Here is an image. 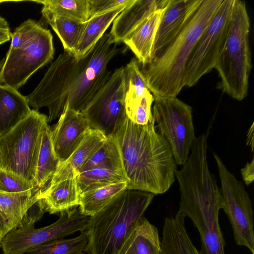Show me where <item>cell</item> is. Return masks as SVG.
I'll list each match as a JSON object with an SVG mask.
<instances>
[{
  "label": "cell",
  "mask_w": 254,
  "mask_h": 254,
  "mask_svg": "<svg viewBox=\"0 0 254 254\" xmlns=\"http://www.w3.org/2000/svg\"><path fill=\"white\" fill-rule=\"evenodd\" d=\"M186 217L178 211L164 221L160 254H201L188 234Z\"/></svg>",
  "instance_id": "cell-19"
},
{
  "label": "cell",
  "mask_w": 254,
  "mask_h": 254,
  "mask_svg": "<svg viewBox=\"0 0 254 254\" xmlns=\"http://www.w3.org/2000/svg\"><path fill=\"white\" fill-rule=\"evenodd\" d=\"M124 72L126 81L125 103L127 114L150 91L147 86L140 64L135 58L131 59L124 67Z\"/></svg>",
  "instance_id": "cell-29"
},
{
  "label": "cell",
  "mask_w": 254,
  "mask_h": 254,
  "mask_svg": "<svg viewBox=\"0 0 254 254\" xmlns=\"http://www.w3.org/2000/svg\"><path fill=\"white\" fill-rule=\"evenodd\" d=\"M113 135L120 149L127 188L154 194L166 192L175 181L177 164L167 141L156 131L153 116L143 126L126 116Z\"/></svg>",
  "instance_id": "cell-2"
},
{
  "label": "cell",
  "mask_w": 254,
  "mask_h": 254,
  "mask_svg": "<svg viewBox=\"0 0 254 254\" xmlns=\"http://www.w3.org/2000/svg\"><path fill=\"white\" fill-rule=\"evenodd\" d=\"M126 188L127 182H121L84 192L79 195V210L86 216H93Z\"/></svg>",
  "instance_id": "cell-27"
},
{
  "label": "cell",
  "mask_w": 254,
  "mask_h": 254,
  "mask_svg": "<svg viewBox=\"0 0 254 254\" xmlns=\"http://www.w3.org/2000/svg\"><path fill=\"white\" fill-rule=\"evenodd\" d=\"M110 61L109 56L97 48L80 59L64 51L26 96L29 106L38 111L47 107L49 123L60 116L65 105L82 112L110 76Z\"/></svg>",
  "instance_id": "cell-1"
},
{
  "label": "cell",
  "mask_w": 254,
  "mask_h": 254,
  "mask_svg": "<svg viewBox=\"0 0 254 254\" xmlns=\"http://www.w3.org/2000/svg\"><path fill=\"white\" fill-rule=\"evenodd\" d=\"M250 30L245 2L233 0L226 37L214 68L221 79L223 92L238 101L245 98L248 93L252 67Z\"/></svg>",
  "instance_id": "cell-5"
},
{
  "label": "cell",
  "mask_w": 254,
  "mask_h": 254,
  "mask_svg": "<svg viewBox=\"0 0 254 254\" xmlns=\"http://www.w3.org/2000/svg\"><path fill=\"white\" fill-rule=\"evenodd\" d=\"M222 198L204 203H179L178 212L189 217L200 237L201 254H225V242L219 222Z\"/></svg>",
  "instance_id": "cell-13"
},
{
  "label": "cell",
  "mask_w": 254,
  "mask_h": 254,
  "mask_svg": "<svg viewBox=\"0 0 254 254\" xmlns=\"http://www.w3.org/2000/svg\"><path fill=\"white\" fill-rule=\"evenodd\" d=\"M41 190L0 192V211L5 218L10 231L19 225L28 210L40 199Z\"/></svg>",
  "instance_id": "cell-24"
},
{
  "label": "cell",
  "mask_w": 254,
  "mask_h": 254,
  "mask_svg": "<svg viewBox=\"0 0 254 254\" xmlns=\"http://www.w3.org/2000/svg\"><path fill=\"white\" fill-rule=\"evenodd\" d=\"M5 234L2 231L0 230V243L1 241L3 238V237L5 236Z\"/></svg>",
  "instance_id": "cell-40"
},
{
  "label": "cell",
  "mask_w": 254,
  "mask_h": 254,
  "mask_svg": "<svg viewBox=\"0 0 254 254\" xmlns=\"http://www.w3.org/2000/svg\"><path fill=\"white\" fill-rule=\"evenodd\" d=\"M154 98L151 92L146 94L126 115L132 123L139 125L148 124L152 117L151 106Z\"/></svg>",
  "instance_id": "cell-35"
},
{
  "label": "cell",
  "mask_w": 254,
  "mask_h": 254,
  "mask_svg": "<svg viewBox=\"0 0 254 254\" xmlns=\"http://www.w3.org/2000/svg\"><path fill=\"white\" fill-rule=\"evenodd\" d=\"M134 0H89L90 18L121 5L132 2Z\"/></svg>",
  "instance_id": "cell-36"
},
{
  "label": "cell",
  "mask_w": 254,
  "mask_h": 254,
  "mask_svg": "<svg viewBox=\"0 0 254 254\" xmlns=\"http://www.w3.org/2000/svg\"><path fill=\"white\" fill-rule=\"evenodd\" d=\"M154 194L127 189L103 209L89 217L85 231L88 254H117L131 232L144 217Z\"/></svg>",
  "instance_id": "cell-4"
},
{
  "label": "cell",
  "mask_w": 254,
  "mask_h": 254,
  "mask_svg": "<svg viewBox=\"0 0 254 254\" xmlns=\"http://www.w3.org/2000/svg\"><path fill=\"white\" fill-rule=\"evenodd\" d=\"M169 0H134L114 20L109 33L113 43L123 42L149 15L165 7Z\"/></svg>",
  "instance_id": "cell-16"
},
{
  "label": "cell",
  "mask_w": 254,
  "mask_h": 254,
  "mask_svg": "<svg viewBox=\"0 0 254 254\" xmlns=\"http://www.w3.org/2000/svg\"><path fill=\"white\" fill-rule=\"evenodd\" d=\"M48 116L32 109L0 138V168L35 184L36 167Z\"/></svg>",
  "instance_id": "cell-6"
},
{
  "label": "cell",
  "mask_w": 254,
  "mask_h": 254,
  "mask_svg": "<svg viewBox=\"0 0 254 254\" xmlns=\"http://www.w3.org/2000/svg\"><path fill=\"white\" fill-rule=\"evenodd\" d=\"M51 137L55 154L61 163L73 153L90 128L88 122L81 112L65 105Z\"/></svg>",
  "instance_id": "cell-15"
},
{
  "label": "cell",
  "mask_w": 254,
  "mask_h": 254,
  "mask_svg": "<svg viewBox=\"0 0 254 254\" xmlns=\"http://www.w3.org/2000/svg\"><path fill=\"white\" fill-rule=\"evenodd\" d=\"M11 32L7 21L0 15V45L10 40Z\"/></svg>",
  "instance_id": "cell-38"
},
{
  "label": "cell",
  "mask_w": 254,
  "mask_h": 254,
  "mask_svg": "<svg viewBox=\"0 0 254 254\" xmlns=\"http://www.w3.org/2000/svg\"><path fill=\"white\" fill-rule=\"evenodd\" d=\"M26 96L9 86L0 84V138L31 112Z\"/></svg>",
  "instance_id": "cell-20"
},
{
  "label": "cell",
  "mask_w": 254,
  "mask_h": 254,
  "mask_svg": "<svg viewBox=\"0 0 254 254\" xmlns=\"http://www.w3.org/2000/svg\"><path fill=\"white\" fill-rule=\"evenodd\" d=\"M61 164L54 151L48 126L43 132L35 177V185L39 190L50 180Z\"/></svg>",
  "instance_id": "cell-28"
},
{
  "label": "cell",
  "mask_w": 254,
  "mask_h": 254,
  "mask_svg": "<svg viewBox=\"0 0 254 254\" xmlns=\"http://www.w3.org/2000/svg\"><path fill=\"white\" fill-rule=\"evenodd\" d=\"M53 36L42 26L22 46L9 48L0 68V84L18 90L39 69L54 57Z\"/></svg>",
  "instance_id": "cell-9"
},
{
  "label": "cell",
  "mask_w": 254,
  "mask_h": 254,
  "mask_svg": "<svg viewBox=\"0 0 254 254\" xmlns=\"http://www.w3.org/2000/svg\"><path fill=\"white\" fill-rule=\"evenodd\" d=\"M43 26L33 19H28L11 33L9 48L20 47L33 38Z\"/></svg>",
  "instance_id": "cell-34"
},
{
  "label": "cell",
  "mask_w": 254,
  "mask_h": 254,
  "mask_svg": "<svg viewBox=\"0 0 254 254\" xmlns=\"http://www.w3.org/2000/svg\"><path fill=\"white\" fill-rule=\"evenodd\" d=\"M59 37L64 51L74 56L86 25L63 16H55L46 21Z\"/></svg>",
  "instance_id": "cell-30"
},
{
  "label": "cell",
  "mask_w": 254,
  "mask_h": 254,
  "mask_svg": "<svg viewBox=\"0 0 254 254\" xmlns=\"http://www.w3.org/2000/svg\"><path fill=\"white\" fill-rule=\"evenodd\" d=\"M243 180L247 186L250 185L254 180V159L252 158L250 162L247 163L241 170Z\"/></svg>",
  "instance_id": "cell-37"
},
{
  "label": "cell",
  "mask_w": 254,
  "mask_h": 254,
  "mask_svg": "<svg viewBox=\"0 0 254 254\" xmlns=\"http://www.w3.org/2000/svg\"><path fill=\"white\" fill-rule=\"evenodd\" d=\"M126 81L124 67L116 69L81 113L91 129L106 136L113 135L127 116L125 109Z\"/></svg>",
  "instance_id": "cell-12"
},
{
  "label": "cell",
  "mask_w": 254,
  "mask_h": 254,
  "mask_svg": "<svg viewBox=\"0 0 254 254\" xmlns=\"http://www.w3.org/2000/svg\"><path fill=\"white\" fill-rule=\"evenodd\" d=\"M106 139V136L100 131L89 128L71 156L60 164L49 183L53 184L75 177L81 167L102 146Z\"/></svg>",
  "instance_id": "cell-18"
},
{
  "label": "cell",
  "mask_w": 254,
  "mask_h": 254,
  "mask_svg": "<svg viewBox=\"0 0 254 254\" xmlns=\"http://www.w3.org/2000/svg\"><path fill=\"white\" fill-rule=\"evenodd\" d=\"M81 254H87V253H86L83 252V253H81Z\"/></svg>",
  "instance_id": "cell-42"
},
{
  "label": "cell",
  "mask_w": 254,
  "mask_h": 254,
  "mask_svg": "<svg viewBox=\"0 0 254 254\" xmlns=\"http://www.w3.org/2000/svg\"><path fill=\"white\" fill-rule=\"evenodd\" d=\"M45 212L61 213L79 205V194L75 177L48 185L39 193Z\"/></svg>",
  "instance_id": "cell-21"
},
{
  "label": "cell",
  "mask_w": 254,
  "mask_h": 254,
  "mask_svg": "<svg viewBox=\"0 0 254 254\" xmlns=\"http://www.w3.org/2000/svg\"><path fill=\"white\" fill-rule=\"evenodd\" d=\"M213 154L221 183L222 209L230 221L235 242L254 254V215L249 193L219 156L214 152Z\"/></svg>",
  "instance_id": "cell-10"
},
{
  "label": "cell",
  "mask_w": 254,
  "mask_h": 254,
  "mask_svg": "<svg viewBox=\"0 0 254 254\" xmlns=\"http://www.w3.org/2000/svg\"><path fill=\"white\" fill-rule=\"evenodd\" d=\"M88 238L87 232L77 236L62 239L39 245L25 254H81L85 252Z\"/></svg>",
  "instance_id": "cell-32"
},
{
  "label": "cell",
  "mask_w": 254,
  "mask_h": 254,
  "mask_svg": "<svg viewBox=\"0 0 254 254\" xmlns=\"http://www.w3.org/2000/svg\"><path fill=\"white\" fill-rule=\"evenodd\" d=\"M96 168L112 170L124 174L120 149L113 134L106 136L102 146L83 164L78 173Z\"/></svg>",
  "instance_id": "cell-26"
},
{
  "label": "cell",
  "mask_w": 254,
  "mask_h": 254,
  "mask_svg": "<svg viewBox=\"0 0 254 254\" xmlns=\"http://www.w3.org/2000/svg\"><path fill=\"white\" fill-rule=\"evenodd\" d=\"M3 60H2L1 61H0V68L1 66V65H2V64L3 63Z\"/></svg>",
  "instance_id": "cell-41"
},
{
  "label": "cell",
  "mask_w": 254,
  "mask_h": 254,
  "mask_svg": "<svg viewBox=\"0 0 254 254\" xmlns=\"http://www.w3.org/2000/svg\"><path fill=\"white\" fill-rule=\"evenodd\" d=\"M79 194L121 182H127L124 174L107 169L96 168L78 173L75 177Z\"/></svg>",
  "instance_id": "cell-31"
},
{
  "label": "cell",
  "mask_w": 254,
  "mask_h": 254,
  "mask_svg": "<svg viewBox=\"0 0 254 254\" xmlns=\"http://www.w3.org/2000/svg\"><path fill=\"white\" fill-rule=\"evenodd\" d=\"M44 212L40 203L34 206L32 215L31 207L28 210L19 225L2 238L0 243L2 254H25L39 245L86 229L89 217L82 214L76 207L61 212L59 218L53 223L35 229V223Z\"/></svg>",
  "instance_id": "cell-7"
},
{
  "label": "cell",
  "mask_w": 254,
  "mask_h": 254,
  "mask_svg": "<svg viewBox=\"0 0 254 254\" xmlns=\"http://www.w3.org/2000/svg\"><path fill=\"white\" fill-rule=\"evenodd\" d=\"M233 0H223L187 62L185 86L191 87L215 67L226 37Z\"/></svg>",
  "instance_id": "cell-11"
},
{
  "label": "cell",
  "mask_w": 254,
  "mask_h": 254,
  "mask_svg": "<svg viewBox=\"0 0 254 254\" xmlns=\"http://www.w3.org/2000/svg\"><path fill=\"white\" fill-rule=\"evenodd\" d=\"M223 0H203L178 37L141 70L153 96L177 97L185 87L184 75L189 56Z\"/></svg>",
  "instance_id": "cell-3"
},
{
  "label": "cell",
  "mask_w": 254,
  "mask_h": 254,
  "mask_svg": "<svg viewBox=\"0 0 254 254\" xmlns=\"http://www.w3.org/2000/svg\"><path fill=\"white\" fill-rule=\"evenodd\" d=\"M0 230L6 234L9 231L5 218L0 211Z\"/></svg>",
  "instance_id": "cell-39"
},
{
  "label": "cell",
  "mask_w": 254,
  "mask_h": 254,
  "mask_svg": "<svg viewBox=\"0 0 254 254\" xmlns=\"http://www.w3.org/2000/svg\"><path fill=\"white\" fill-rule=\"evenodd\" d=\"M166 7L158 9L151 13L123 41L133 53L142 66L151 61L155 38Z\"/></svg>",
  "instance_id": "cell-17"
},
{
  "label": "cell",
  "mask_w": 254,
  "mask_h": 254,
  "mask_svg": "<svg viewBox=\"0 0 254 254\" xmlns=\"http://www.w3.org/2000/svg\"><path fill=\"white\" fill-rule=\"evenodd\" d=\"M35 189H38L33 183L0 168V192H23Z\"/></svg>",
  "instance_id": "cell-33"
},
{
  "label": "cell",
  "mask_w": 254,
  "mask_h": 254,
  "mask_svg": "<svg viewBox=\"0 0 254 254\" xmlns=\"http://www.w3.org/2000/svg\"><path fill=\"white\" fill-rule=\"evenodd\" d=\"M35 2L43 5L42 18L47 20L63 16L80 22L90 18L89 0H43Z\"/></svg>",
  "instance_id": "cell-25"
},
{
  "label": "cell",
  "mask_w": 254,
  "mask_h": 254,
  "mask_svg": "<svg viewBox=\"0 0 254 254\" xmlns=\"http://www.w3.org/2000/svg\"><path fill=\"white\" fill-rule=\"evenodd\" d=\"M203 0H169L160 22L152 60L159 56L188 25Z\"/></svg>",
  "instance_id": "cell-14"
},
{
  "label": "cell",
  "mask_w": 254,
  "mask_h": 254,
  "mask_svg": "<svg viewBox=\"0 0 254 254\" xmlns=\"http://www.w3.org/2000/svg\"><path fill=\"white\" fill-rule=\"evenodd\" d=\"M161 250L157 228L143 217L117 254H160Z\"/></svg>",
  "instance_id": "cell-22"
},
{
  "label": "cell",
  "mask_w": 254,
  "mask_h": 254,
  "mask_svg": "<svg viewBox=\"0 0 254 254\" xmlns=\"http://www.w3.org/2000/svg\"><path fill=\"white\" fill-rule=\"evenodd\" d=\"M153 96L155 127L169 144L177 165H183L195 137L191 107L177 97Z\"/></svg>",
  "instance_id": "cell-8"
},
{
  "label": "cell",
  "mask_w": 254,
  "mask_h": 254,
  "mask_svg": "<svg viewBox=\"0 0 254 254\" xmlns=\"http://www.w3.org/2000/svg\"><path fill=\"white\" fill-rule=\"evenodd\" d=\"M131 3L121 5L106 12L98 14L91 17L86 21L85 28L75 50L74 56L77 59H80L83 57L102 38L115 18Z\"/></svg>",
  "instance_id": "cell-23"
}]
</instances>
